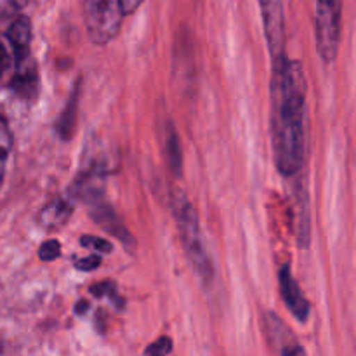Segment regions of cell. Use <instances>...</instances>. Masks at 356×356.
Instances as JSON below:
<instances>
[{
	"instance_id": "obj_13",
	"label": "cell",
	"mask_w": 356,
	"mask_h": 356,
	"mask_svg": "<svg viewBox=\"0 0 356 356\" xmlns=\"http://www.w3.org/2000/svg\"><path fill=\"white\" fill-rule=\"evenodd\" d=\"M76 104H79V89L73 90L72 99L66 104L65 111L58 122V132L63 139H70L73 136V129L76 124Z\"/></svg>"
},
{
	"instance_id": "obj_2",
	"label": "cell",
	"mask_w": 356,
	"mask_h": 356,
	"mask_svg": "<svg viewBox=\"0 0 356 356\" xmlns=\"http://www.w3.org/2000/svg\"><path fill=\"white\" fill-rule=\"evenodd\" d=\"M170 207H172L174 219H176L177 232H179L181 243L190 259L191 266L195 268L198 277L204 282H211L214 277V268H212L209 254L205 250L204 236H202L200 221L195 207L191 205L190 198L181 190H176L170 198Z\"/></svg>"
},
{
	"instance_id": "obj_5",
	"label": "cell",
	"mask_w": 356,
	"mask_h": 356,
	"mask_svg": "<svg viewBox=\"0 0 356 356\" xmlns=\"http://www.w3.org/2000/svg\"><path fill=\"white\" fill-rule=\"evenodd\" d=\"M259 7L270 54L271 58L277 59L285 54L284 6H282V0H259Z\"/></svg>"
},
{
	"instance_id": "obj_4",
	"label": "cell",
	"mask_w": 356,
	"mask_h": 356,
	"mask_svg": "<svg viewBox=\"0 0 356 356\" xmlns=\"http://www.w3.org/2000/svg\"><path fill=\"white\" fill-rule=\"evenodd\" d=\"M316 49L325 63L336 61L343 28V0H316Z\"/></svg>"
},
{
	"instance_id": "obj_12",
	"label": "cell",
	"mask_w": 356,
	"mask_h": 356,
	"mask_svg": "<svg viewBox=\"0 0 356 356\" xmlns=\"http://www.w3.org/2000/svg\"><path fill=\"white\" fill-rule=\"evenodd\" d=\"M7 40L13 47L14 59L30 54L31 23L26 16H19L13 21V24L7 30Z\"/></svg>"
},
{
	"instance_id": "obj_6",
	"label": "cell",
	"mask_w": 356,
	"mask_h": 356,
	"mask_svg": "<svg viewBox=\"0 0 356 356\" xmlns=\"http://www.w3.org/2000/svg\"><path fill=\"white\" fill-rule=\"evenodd\" d=\"M90 218L94 219V222L101 226L106 233H110L113 238H117L125 249L131 254L136 252V238L132 236V233L129 232L127 226L124 225V221L120 219V216L115 212V209L110 204L103 200V197L97 198V200L90 202Z\"/></svg>"
},
{
	"instance_id": "obj_1",
	"label": "cell",
	"mask_w": 356,
	"mask_h": 356,
	"mask_svg": "<svg viewBox=\"0 0 356 356\" xmlns=\"http://www.w3.org/2000/svg\"><path fill=\"white\" fill-rule=\"evenodd\" d=\"M306 79L299 61L287 54L273 59L271 76V138L275 165L282 176L294 177L305 160Z\"/></svg>"
},
{
	"instance_id": "obj_10",
	"label": "cell",
	"mask_w": 356,
	"mask_h": 356,
	"mask_svg": "<svg viewBox=\"0 0 356 356\" xmlns=\"http://www.w3.org/2000/svg\"><path fill=\"white\" fill-rule=\"evenodd\" d=\"M75 209V198L70 193L56 197L51 204L45 205L38 214V222L47 229H58L68 222Z\"/></svg>"
},
{
	"instance_id": "obj_8",
	"label": "cell",
	"mask_w": 356,
	"mask_h": 356,
	"mask_svg": "<svg viewBox=\"0 0 356 356\" xmlns=\"http://www.w3.org/2000/svg\"><path fill=\"white\" fill-rule=\"evenodd\" d=\"M264 332H266L268 341L273 346V351L278 355L291 356V355H305V350L298 344L296 337L289 330V327L282 322L278 316L273 313H266L264 315Z\"/></svg>"
},
{
	"instance_id": "obj_11",
	"label": "cell",
	"mask_w": 356,
	"mask_h": 356,
	"mask_svg": "<svg viewBox=\"0 0 356 356\" xmlns=\"http://www.w3.org/2000/svg\"><path fill=\"white\" fill-rule=\"evenodd\" d=\"M159 132L167 165L176 176H181V172H183V153H181V143L179 138H177L176 129L169 120H162Z\"/></svg>"
},
{
	"instance_id": "obj_16",
	"label": "cell",
	"mask_w": 356,
	"mask_h": 356,
	"mask_svg": "<svg viewBox=\"0 0 356 356\" xmlns=\"http://www.w3.org/2000/svg\"><path fill=\"white\" fill-rule=\"evenodd\" d=\"M59 254H61V245L58 240H45L38 249V257L42 261H54L58 259Z\"/></svg>"
},
{
	"instance_id": "obj_9",
	"label": "cell",
	"mask_w": 356,
	"mask_h": 356,
	"mask_svg": "<svg viewBox=\"0 0 356 356\" xmlns=\"http://www.w3.org/2000/svg\"><path fill=\"white\" fill-rule=\"evenodd\" d=\"M14 61H16V72H14L10 87L23 99H31L37 96L38 90V70L35 59L31 58V54H26Z\"/></svg>"
},
{
	"instance_id": "obj_17",
	"label": "cell",
	"mask_w": 356,
	"mask_h": 356,
	"mask_svg": "<svg viewBox=\"0 0 356 356\" xmlns=\"http://www.w3.org/2000/svg\"><path fill=\"white\" fill-rule=\"evenodd\" d=\"M172 351V341L169 337H160L156 343H152L148 348L145 350V355H152V356H163L169 355Z\"/></svg>"
},
{
	"instance_id": "obj_15",
	"label": "cell",
	"mask_w": 356,
	"mask_h": 356,
	"mask_svg": "<svg viewBox=\"0 0 356 356\" xmlns=\"http://www.w3.org/2000/svg\"><path fill=\"white\" fill-rule=\"evenodd\" d=\"M80 245L86 247V249H92L99 254H110L113 250V247L106 242L104 238H99V236L94 235H83L80 238Z\"/></svg>"
},
{
	"instance_id": "obj_7",
	"label": "cell",
	"mask_w": 356,
	"mask_h": 356,
	"mask_svg": "<svg viewBox=\"0 0 356 356\" xmlns=\"http://www.w3.org/2000/svg\"><path fill=\"white\" fill-rule=\"evenodd\" d=\"M278 284H280V294L282 298H284L285 306L289 308V312L294 315V318L298 320V322H306L309 315V302L306 301L301 287H299V284L296 282V278L292 277V271L287 264L280 268Z\"/></svg>"
},
{
	"instance_id": "obj_18",
	"label": "cell",
	"mask_w": 356,
	"mask_h": 356,
	"mask_svg": "<svg viewBox=\"0 0 356 356\" xmlns=\"http://www.w3.org/2000/svg\"><path fill=\"white\" fill-rule=\"evenodd\" d=\"M99 266H101V257L97 256V254H94V256H89V257H82V259H79L75 263L76 270H82V271H94Z\"/></svg>"
},
{
	"instance_id": "obj_3",
	"label": "cell",
	"mask_w": 356,
	"mask_h": 356,
	"mask_svg": "<svg viewBox=\"0 0 356 356\" xmlns=\"http://www.w3.org/2000/svg\"><path fill=\"white\" fill-rule=\"evenodd\" d=\"M125 16L122 0H83V21L92 44L104 45L113 40Z\"/></svg>"
},
{
	"instance_id": "obj_21",
	"label": "cell",
	"mask_w": 356,
	"mask_h": 356,
	"mask_svg": "<svg viewBox=\"0 0 356 356\" xmlns=\"http://www.w3.org/2000/svg\"><path fill=\"white\" fill-rule=\"evenodd\" d=\"M16 10L13 0H0V14H10Z\"/></svg>"
},
{
	"instance_id": "obj_20",
	"label": "cell",
	"mask_w": 356,
	"mask_h": 356,
	"mask_svg": "<svg viewBox=\"0 0 356 356\" xmlns=\"http://www.w3.org/2000/svg\"><path fill=\"white\" fill-rule=\"evenodd\" d=\"M145 2V0H122V3H124V9H125V14H132L136 13V10L141 7V3Z\"/></svg>"
},
{
	"instance_id": "obj_19",
	"label": "cell",
	"mask_w": 356,
	"mask_h": 356,
	"mask_svg": "<svg viewBox=\"0 0 356 356\" xmlns=\"http://www.w3.org/2000/svg\"><path fill=\"white\" fill-rule=\"evenodd\" d=\"M7 66H9V54H7L6 47H3V44L0 42V79H2V75L6 73Z\"/></svg>"
},
{
	"instance_id": "obj_22",
	"label": "cell",
	"mask_w": 356,
	"mask_h": 356,
	"mask_svg": "<svg viewBox=\"0 0 356 356\" xmlns=\"http://www.w3.org/2000/svg\"><path fill=\"white\" fill-rule=\"evenodd\" d=\"M13 2H14V6H16V9H21V7H23L28 0H13Z\"/></svg>"
},
{
	"instance_id": "obj_14",
	"label": "cell",
	"mask_w": 356,
	"mask_h": 356,
	"mask_svg": "<svg viewBox=\"0 0 356 356\" xmlns=\"http://www.w3.org/2000/svg\"><path fill=\"white\" fill-rule=\"evenodd\" d=\"M10 148H13V134H10V129L7 122L3 120V117H0V186H2L3 174H6Z\"/></svg>"
}]
</instances>
